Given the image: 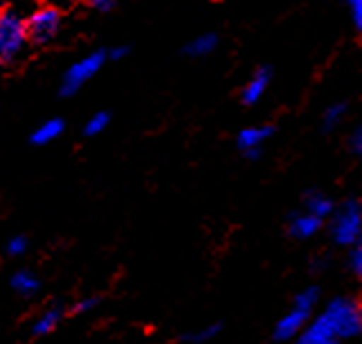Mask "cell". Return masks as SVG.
<instances>
[{
	"mask_svg": "<svg viewBox=\"0 0 362 344\" xmlns=\"http://www.w3.org/2000/svg\"><path fill=\"white\" fill-rule=\"evenodd\" d=\"M327 329L332 331L334 340H351L362 331V311L356 298L349 295H338L320 314Z\"/></svg>",
	"mask_w": 362,
	"mask_h": 344,
	"instance_id": "obj_1",
	"label": "cell"
},
{
	"mask_svg": "<svg viewBox=\"0 0 362 344\" xmlns=\"http://www.w3.org/2000/svg\"><path fill=\"white\" fill-rule=\"evenodd\" d=\"M329 236L338 247L351 249L360 244L362 236V207L356 198L344 200L338 209L332 213V225H329Z\"/></svg>",
	"mask_w": 362,
	"mask_h": 344,
	"instance_id": "obj_2",
	"label": "cell"
},
{
	"mask_svg": "<svg viewBox=\"0 0 362 344\" xmlns=\"http://www.w3.org/2000/svg\"><path fill=\"white\" fill-rule=\"evenodd\" d=\"M27 45L25 18L13 9L0 11V62H11Z\"/></svg>",
	"mask_w": 362,
	"mask_h": 344,
	"instance_id": "obj_3",
	"label": "cell"
},
{
	"mask_svg": "<svg viewBox=\"0 0 362 344\" xmlns=\"http://www.w3.org/2000/svg\"><path fill=\"white\" fill-rule=\"evenodd\" d=\"M107 60V52H93L81 60H76L69 69L62 73V83H60V96H74V93L81 91L93 76H96Z\"/></svg>",
	"mask_w": 362,
	"mask_h": 344,
	"instance_id": "obj_4",
	"label": "cell"
},
{
	"mask_svg": "<svg viewBox=\"0 0 362 344\" xmlns=\"http://www.w3.org/2000/svg\"><path fill=\"white\" fill-rule=\"evenodd\" d=\"M60 11L56 7H38L36 11H31V16L25 20L27 27V40L45 45L56 38L60 31Z\"/></svg>",
	"mask_w": 362,
	"mask_h": 344,
	"instance_id": "obj_5",
	"label": "cell"
},
{
	"mask_svg": "<svg viewBox=\"0 0 362 344\" xmlns=\"http://www.w3.org/2000/svg\"><path fill=\"white\" fill-rule=\"evenodd\" d=\"M307 320H309V314H305V311H298V309H291L289 314H285L276 322L274 340L276 342H289V340H293L296 336L303 333V329L307 326Z\"/></svg>",
	"mask_w": 362,
	"mask_h": 344,
	"instance_id": "obj_6",
	"label": "cell"
},
{
	"mask_svg": "<svg viewBox=\"0 0 362 344\" xmlns=\"http://www.w3.org/2000/svg\"><path fill=\"white\" fill-rule=\"evenodd\" d=\"M272 83V69L269 67H258L256 73L251 76V81L243 87V93H240V98L245 105H256L262 96H264V91L267 87H269Z\"/></svg>",
	"mask_w": 362,
	"mask_h": 344,
	"instance_id": "obj_7",
	"label": "cell"
},
{
	"mask_svg": "<svg viewBox=\"0 0 362 344\" xmlns=\"http://www.w3.org/2000/svg\"><path fill=\"white\" fill-rule=\"evenodd\" d=\"M320 229H322V220H318V218H313L305 211L293 213L289 220V236L296 240H309L316 236Z\"/></svg>",
	"mask_w": 362,
	"mask_h": 344,
	"instance_id": "obj_8",
	"label": "cell"
},
{
	"mask_svg": "<svg viewBox=\"0 0 362 344\" xmlns=\"http://www.w3.org/2000/svg\"><path fill=\"white\" fill-rule=\"evenodd\" d=\"M62 316H65V304L60 302H54L52 307H47L42 314L34 320V324H31V333L42 338V336H49L56 326L60 324Z\"/></svg>",
	"mask_w": 362,
	"mask_h": 344,
	"instance_id": "obj_9",
	"label": "cell"
},
{
	"mask_svg": "<svg viewBox=\"0 0 362 344\" xmlns=\"http://www.w3.org/2000/svg\"><path fill=\"white\" fill-rule=\"evenodd\" d=\"M274 136V127L272 124H264V127H247L238 134V147L243 149V153L247 151H262V145Z\"/></svg>",
	"mask_w": 362,
	"mask_h": 344,
	"instance_id": "obj_10",
	"label": "cell"
},
{
	"mask_svg": "<svg viewBox=\"0 0 362 344\" xmlns=\"http://www.w3.org/2000/svg\"><path fill=\"white\" fill-rule=\"evenodd\" d=\"M334 200L329 198L327 194L322 191H307L305 194V213L313 215V218H318V220H322V218L327 215H332L334 213Z\"/></svg>",
	"mask_w": 362,
	"mask_h": 344,
	"instance_id": "obj_11",
	"label": "cell"
},
{
	"mask_svg": "<svg viewBox=\"0 0 362 344\" xmlns=\"http://www.w3.org/2000/svg\"><path fill=\"white\" fill-rule=\"evenodd\" d=\"M11 289L23 295V298H31V295H36L40 291V278L29 271V269H21L11 275Z\"/></svg>",
	"mask_w": 362,
	"mask_h": 344,
	"instance_id": "obj_12",
	"label": "cell"
},
{
	"mask_svg": "<svg viewBox=\"0 0 362 344\" xmlns=\"http://www.w3.org/2000/svg\"><path fill=\"white\" fill-rule=\"evenodd\" d=\"M62 131H65V120L49 118V120H45L38 129H34V134H31V143L34 145H49Z\"/></svg>",
	"mask_w": 362,
	"mask_h": 344,
	"instance_id": "obj_13",
	"label": "cell"
},
{
	"mask_svg": "<svg viewBox=\"0 0 362 344\" xmlns=\"http://www.w3.org/2000/svg\"><path fill=\"white\" fill-rule=\"evenodd\" d=\"M216 47H218V36L216 34H202V36L194 38L185 47V54L192 56V58H204V56H209Z\"/></svg>",
	"mask_w": 362,
	"mask_h": 344,
	"instance_id": "obj_14",
	"label": "cell"
},
{
	"mask_svg": "<svg viewBox=\"0 0 362 344\" xmlns=\"http://www.w3.org/2000/svg\"><path fill=\"white\" fill-rule=\"evenodd\" d=\"M347 112H349V105L347 102H334V105H329L325 109V114H322V129L325 131H334L338 124L344 120Z\"/></svg>",
	"mask_w": 362,
	"mask_h": 344,
	"instance_id": "obj_15",
	"label": "cell"
},
{
	"mask_svg": "<svg viewBox=\"0 0 362 344\" xmlns=\"http://www.w3.org/2000/svg\"><path fill=\"white\" fill-rule=\"evenodd\" d=\"M318 300H320V291H318V287H307V289H303L300 293L296 295L293 309L305 311V314L311 316V311H313V307L318 304Z\"/></svg>",
	"mask_w": 362,
	"mask_h": 344,
	"instance_id": "obj_16",
	"label": "cell"
},
{
	"mask_svg": "<svg viewBox=\"0 0 362 344\" xmlns=\"http://www.w3.org/2000/svg\"><path fill=\"white\" fill-rule=\"evenodd\" d=\"M220 329H223V324H218V322H216V324H207V326H202V329H198V331L185 333L182 340L189 342V344H202V342L214 340V338L220 333Z\"/></svg>",
	"mask_w": 362,
	"mask_h": 344,
	"instance_id": "obj_17",
	"label": "cell"
},
{
	"mask_svg": "<svg viewBox=\"0 0 362 344\" xmlns=\"http://www.w3.org/2000/svg\"><path fill=\"white\" fill-rule=\"evenodd\" d=\"M107 124H109V114L107 112H96L85 124V134L87 136H98L107 129Z\"/></svg>",
	"mask_w": 362,
	"mask_h": 344,
	"instance_id": "obj_18",
	"label": "cell"
},
{
	"mask_svg": "<svg viewBox=\"0 0 362 344\" xmlns=\"http://www.w3.org/2000/svg\"><path fill=\"white\" fill-rule=\"evenodd\" d=\"M27 249H29V242H27L25 236H13V238H9V242L5 244V251H7V256H11V258H21L23 254H27Z\"/></svg>",
	"mask_w": 362,
	"mask_h": 344,
	"instance_id": "obj_19",
	"label": "cell"
},
{
	"mask_svg": "<svg viewBox=\"0 0 362 344\" xmlns=\"http://www.w3.org/2000/svg\"><path fill=\"white\" fill-rule=\"evenodd\" d=\"M347 267L351 269V273L360 275L362 273V244H354L347 254Z\"/></svg>",
	"mask_w": 362,
	"mask_h": 344,
	"instance_id": "obj_20",
	"label": "cell"
},
{
	"mask_svg": "<svg viewBox=\"0 0 362 344\" xmlns=\"http://www.w3.org/2000/svg\"><path fill=\"white\" fill-rule=\"evenodd\" d=\"M347 147L354 155H360L362 153V127L358 124V127L347 136Z\"/></svg>",
	"mask_w": 362,
	"mask_h": 344,
	"instance_id": "obj_21",
	"label": "cell"
},
{
	"mask_svg": "<svg viewBox=\"0 0 362 344\" xmlns=\"http://www.w3.org/2000/svg\"><path fill=\"white\" fill-rule=\"evenodd\" d=\"M349 13H351L354 27L360 29L362 27V3H360V0H351V3H349Z\"/></svg>",
	"mask_w": 362,
	"mask_h": 344,
	"instance_id": "obj_22",
	"label": "cell"
},
{
	"mask_svg": "<svg viewBox=\"0 0 362 344\" xmlns=\"http://www.w3.org/2000/svg\"><path fill=\"white\" fill-rule=\"evenodd\" d=\"M98 302H100V298H96V295H89V298H83L81 302L76 304V311H78V314H87V311L96 309Z\"/></svg>",
	"mask_w": 362,
	"mask_h": 344,
	"instance_id": "obj_23",
	"label": "cell"
},
{
	"mask_svg": "<svg viewBox=\"0 0 362 344\" xmlns=\"http://www.w3.org/2000/svg\"><path fill=\"white\" fill-rule=\"evenodd\" d=\"M91 9H96V11H100V13H107V11H112V9H116V3L114 0H91Z\"/></svg>",
	"mask_w": 362,
	"mask_h": 344,
	"instance_id": "obj_24",
	"label": "cell"
},
{
	"mask_svg": "<svg viewBox=\"0 0 362 344\" xmlns=\"http://www.w3.org/2000/svg\"><path fill=\"white\" fill-rule=\"evenodd\" d=\"M127 54H129V47L120 45V47H114V49H109V52H107V58H112V60H120V58H124Z\"/></svg>",
	"mask_w": 362,
	"mask_h": 344,
	"instance_id": "obj_25",
	"label": "cell"
},
{
	"mask_svg": "<svg viewBox=\"0 0 362 344\" xmlns=\"http://www.w3.org/2000/svg\"><path fill=\"white\" fill-rule=\"evenodd\" d=\"M327 264H329V260H327V258H316V260H311V271L320 273L322 269H327Z\"/></svg>",
	"mask_w": 362,
	"mask_h": 344,
	"instance_id": "obj_26",
	"label": "cell"
},
{
	"mask_svg": "<svg viewBox=\"0 0 362 344\" xmlns=\"http://www.w3.org/2000/svg\"><path fill=\"white\" fill-rule=\"evenodd\" d=\"M325 344H340L338 340H329V342H325Z\"/></svg>",
	"mask_w": 362,
	"mask_h": 344,
	"instance_id": "obj_27",
	"label": "cell"
},
{
	"mask_svg": "<svg viewBox=\"0 0 362 344\" xmlns=\"http://www.w3.org/2000/svg\"><path fill=\"white\" fill-rule=\"evenodd\" d=\"M293 344H305V342H300V340H298V342H293Z\"/></svg>",
	"mask_w": 362,
	"mask_h": 344,
	"instance_id": "obj_28",
	"label": "cell"
}]
</instances>
